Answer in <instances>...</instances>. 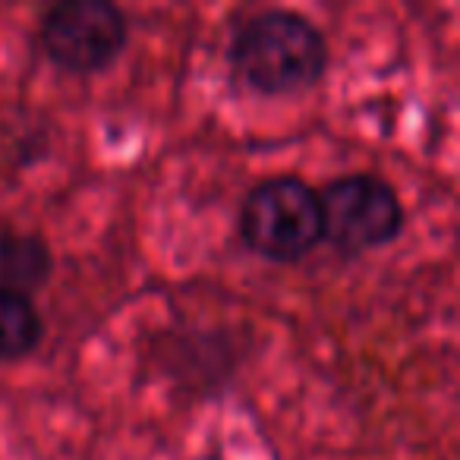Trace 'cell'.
Listing matches in <instances>:
<instances>
[{
  "label": "cell",
  "mask_w": 460,
  "mask_h": 460,
  "mask_svg": "<svg viewBox=\"0 0 460 460\" xmlns=\"http://www.w3.org/2000/svg\"><path fill=\"white\" fill-rule=\"evenodd\" d=\"M39 41L58 70L92 76L127 51L129 20L108 0H66L41 16Z\"/></svg>",
  "instance_id": "277c9868"
},
{
  "label": "cell",
  "mask_w": 460,
  "mask_h": 460,
  "mask_svg": "<svg viewBox=\"0 0 460 460\" xmlns=\"http://www.w3.org/2000/svg\"><path fill=\"white\" fill-rule=\"evenodd\" d=\"M322 240L344 256L382 250L401 237L407 211L401 192L378 173H344L319 190Z\"/></svg>",
  "instance_id": "3957f363"
},
{
  "label": "cell",
  "mask_w": 460,
  "mask_h": 460,
  "mask_svg": "<svg viewBox=\"0 0 460 460\" xmlns=\"http://www.w3.org/2000/svg\"><path fill=\"white\" fill-rule=\"evenodd\" d=\"M45 338V319L32 296L0 294V366L32 357Z\"/></svg>",
  "instance_id": "8992f818"
},
{
  "label": "cell",
  "mask_w": 460,
  "mask_h": 460,
  "mask_svg": "<svg viewBox=\"0 0 460 460\" xmlns=\"http://www.w3.org/2000/svg\"><path fill=\"white\" fill-rule=\"evenodd\" d=\"M328 64V39L296 10H259L240 22L227 45V66L237 83L269 98L315 89Z\"/></svg>",
  "instance_id": "6da1fadb"
},
{
  "label": "cell",
  "mask_w": 460,
  "mask_h": 460,
  "mask_svg": "<svg viewBox=\"0 0 460 460\" xmlns=\"http://www.w3.org/2000/svg\"><path fill=\"white\" fill-rule=\"evenodd\" d=\"M240 237L250 252L288 265L306 259L322 243L319 190L294 173L256 183L240 208Z\"/></svg>",
  "instance_id": "7a4b0ae2"
},
{
  "label": "cell",
  "mask_w": 460,
  "mask_h": 460,
  "mask_svg": "<svg viewBox=\"0 0 460 460\" xmlns=\"http://www.w3.org/2000/svg\"><path fill=\"white\" fill-rule=\"evenodd\" d=\"M54 275V252L35 230L0 221V294L32 296Z\"/></svg>",
  "instance_id": "5b68a950"
}]
</instances>
